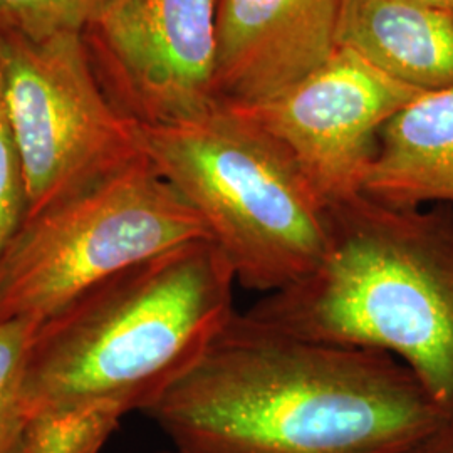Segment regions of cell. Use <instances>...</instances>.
I'll list each match as a JSON object with an SVG mask.
<instances>
[{"mask_svg": "<svg viewBox=\"0 0 453 453\" xmlns=\"http://www.w3.org/2000/svg\"><path fill=\"white\" fill-rule=\"evenodd\" d=\"M143 415L180 453H411L447 421L396 357L242 311Z\"/></svg>", "mask_w": 453, "mask_h": 453, "instance_id": "1", "label": "cell"}, {"mask_svg": "<svg viewBox=\"0 0 453 453\" xmlns=\"http://www.w3.org/2000/svg\"><path fill=\"white\" fill-rule=\"evenodd\" d=\"M319 265L243 314L292 338L381 351L453 420V209H398L361 192L326 205Z\"/></svg>", "mask_w": 453, "mask_h": 453, "instance_id": "2", "label": "cell"}, {"mask_svg": "<svg viewBox=\"0 0 453 453\" xmlns=\"http://www.w3.org/2000/svg\"><path fill=\"white\" fill-rule=\"evenodd\" d=\"M235 286L211 239L99 280L37 326L24 372L26 420L95 403L143 413L235 316Z\"/></svg>", "mask_w": 453, "mask_h": 453, "instance_id": "3", "label": "cell"}, {"mask_svg": "<svg viewBox=\"0 0 453 453\" xmlns=\"http://www.w3.org/2000/svg\"><path fill=\"white\" fill-rule=\"evenodd\" d=\"M142 153L194 209L237 286L259 294L311 274L329 242L326 205L291 151L237 108L136 127Z\"/></svg>", "mask_w": 453, "mask_h": 453, "instance_id": "4", "label": "cell"}, {"mask_svg": "<svg viewBox=\"0 0 453 453\" xmlns=\"http://www.w3.org/2000/svg\"><path fill=\"white\" fill-rule=\"evenodd\" d=\"M202 239L200 215L142 155L26 220L0 262V323L44 321L99 280Z\"/></svg>", "mask_w": 453, "mask_h": 453, "instance_id": "5", "label": "cell"}, {"mask_svg": "<svg viewBox=\"0 0 453 453\" xmlns=\"http://www.w3.org/2000/svg\"><path fill=\"white\" fill-rule=\"evenodd\" d=\"M0 74L29 217L143 153L101 91L81 35L33 37L0 22Z\"/></svg>", "mask_w": 453, "mask_h": 453, "instance_id": "6", "label": "cell"}, {"mask_svg": "<svg viewBox=\"0 0 453 453\" xmlns=\"http://www.w3.org/2000/svg\"><path fill=\"white\" fill-rule=\"evenodd\" d=\"M81 39L101 91L131 125H177L220 103L213 0H113Z\"/></svg>", "mask_w": 453, "mask_h": 453, "instance_id": "7", "label": "cell"}, {"mask_svg": "<svg viewBox=\"0 0 453 453\" xmlns=\"http://www.w3.org/2000/svg\"><path fill=\"white\" fill-rule=\"evenodd\" d=\"M421 93L383 74L355 50L338 48L280 95L234 108L291 151L327 205L361 192L380 131Z\"/></svg>", "mask_w": 453, "mask_h": 453, "instance_id": "8", "label": "cell"}, {"mask_svg": "<svg viewBox=\"0 0 453 453\" xmlns=\"http://www.w3.org/2000/svg\"><path fill=\"white\" fill-rule=\"evenodd\" d=\"M215 89L250 106L280 95L340 48L348 0H213Z\"/></svg>", "mask_w": 453, "mask_h": 453, "instance_id": "9", "label": "cell"}, {"mask_svg": "<svg viewBox=\"0 0 453 453\" xmlns=\"http://www.w3.org/2000/svg\"><path fill=\"white\" fill-rule=\"evenodd\" d=\"M361 194L398 209L453 207V86L421 93L381 128Z\"/></svg>", "mask_w": 453, "mask_h": 453, "instance_id": "10", "label": "cell"}, {"mask_svg": "<svg viewBox=\"0 0 453 453\" xmlns=\"http://www.w3.org/2000/svg\"><path fill=\"white\" fill-rule=\"evenodd\" d=\"M340 48L418 91L453 86V14L400 0H348Z\"/></svg>", "mask_w": 453, "mask_h": 453, "instance_id": "11", "label": "cell"}, {"mask_svg": "<svg viewBox=\"0 0 453 453\" xmlns=\"http://www.w3.org/2000/svg\"><path fill=\"white\" fill-rule=\"evenodd\" d=\"M125 415L111 403L37 413L26 420L19 453H101Z\"/></svg>", "mask_w": 453, "mask_h": 453, "instance_id": "12", "label": "cell"}, {"mask_svg": "<svg viewBox=\"0 0 453 453\" xmlns=\"http://www.w3.org/2000/svg\"><path fill=\"white\" fill-rule=\"evenodd\" d=\"M41 321L0 323V453H19L26 428L22 405L26 359Z\"/></svg>", "mask_w": 453, "mask_h": 453, "instance_id": "13", "label": "cell"}, {"mask_svg": "<svg viewBox=\"0 0 453 453\" xmlns=\"http://www.w3.org/2000/svg\"><path fill=\"white\" fill-rule=\"evenodd\" d=\"M113 0H0V22L33 37L81 35Z\"/></svg>", "mask_w": 453, "mask_h": 453, "instance_id": "14", "label": "cell"}, {"mask_svg": "<svg viewBox=\"0 0 453 453\" xmlns=\"http://www.w3.org/2000/svg\"><path fill=\"white\" fill-rule=\"evenodd\" d=\"M29 215L27 181L0 74V262Z\"/></svg>", "mask_w": 453, "mask_h": 453, "instance_id": "15", "label": "cell"}, {"mask_svg": "<svg viewBox=\"0 0 453 453\" xmlns=\"http://www.w3.org/2000/svg\"><path fill=\"white\" fill-rule=\"evenodd\" d=\"M411 453H453V420H447Z\"/></svg>", "mask_w": 453, "mask_h": 453, "instance_id": "16", "label": "cell"}, {"mask_svg": "<svg viewBox=\"0 0 453 453\" xmlns=\"http://www.w3.org/2000/svg\"><path fill=\"white\" fill-rule=\"evenodd\" d=\"M400 2L423 5V7H430V9H437V11L453 14V0H400Z\"/></svg>", "mask_w": 453, "mask_h": 453, "instance_id": "17", "label": "cell"}, {"mask_svg": "<svg viewBox=\"0 0 453 453\" xmlns=\"http://www.w3.org/2000/svg\"><path fill=\"white\" fill-rule=\"evenodd\" d=\"M157 453H180V452H177V450H163V452H157Z\"/></svg>", "mask_w": 453, "mask_h": 453, "instance_id": "18", "label": "cell"}]
</instances>
